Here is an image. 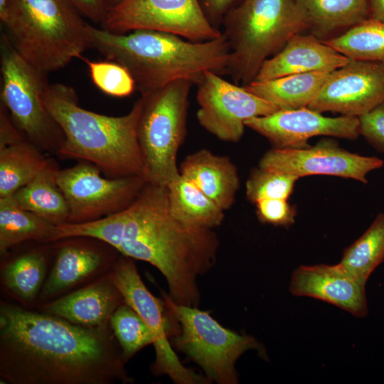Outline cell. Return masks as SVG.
<instances>
[{"mask_svg": "<svg viewBox=\"0 0 384 384\" xmlns=\"http://www.w3.org/2000/svg\"><path fill=\"white\" fill-rule=\"evenodd\" d=\"M358 118L361 135L374 149L384 153V103Z\"/></svg>", "mask_w": 384, "mask_h": 384, "instance_id": "obj_35", "label": "cell"}, {"mask_svg": "<svg viewBox=\"0 0 384 384\" xmlns=\"http://www.w3.org/2000/svg\"><path fill=\"white\" fill-rule=\"evenodd\" d=\"M222 26L230 48L225 74L242 85L254 81L264 62L293 36L308 29L299 0H241Z\"/></svg>", "mask_w": 384, "mask_h": 384, "instance_id": "obj_6", "label": "cell"}, {"mask_svg": "<svg viewBox=\"0 0 384 384\" xmlns=\"http://www.w3.org/2000/svg\"><path fill=\"white\" fill-rule=\"evenodd\" d=\"M110 274L125 302L141 316L152 334L155 351L152 372L156 375H166L177 384L210 383L205 376L184 366L178 359L169 340L171 324L165 304L145 286L134 260L120 255Z\"/></svg>", "mask_w": 384, "mask_h": 384, "instance_id": "obj_11", "label": "cell"}, {"mask_svg": "<svg viewBox=\"0 0 384 384\" xmlns=\"http://www.w3.org/2000/svg\"><path fill=\"white\" fill-rule=\"evenodd\" d=\"M124 0H105L106 6L107 7L108 11L118 6L119 4H121Z\"/></svg>", "mask_w": 384, "mask_h": 384, "instance_id": "obj_39", "label": "cell"}, {"mask_svg": "<svg viewBox=\"0 0 384 384\" xmlns=\"http://www.w3.org/2000/svg\"><path fill=\"white\" fill-rule=\"evenodd\" d=\"M83 17L96 24L104 21L108 9L105 0H70Z\"/></svg>", "mask_w": 384, "mask_h": 384, "instance_id": "obj_37", "label": "cell"}, {"mask_svg": "<svg viewBox=\"0 0 384 384\" xmlns=\"http://www.w3.org/2000/svg\"><path fill=\"white\" fill-rule=\"evenodd\" d=\"M180 174L195 184L223 210L235 203L240 188L237 166L230 157L206 149L188 154L178 166Z\"/></svg>", "mask_w": 384, "mask_h": 384, "instance_id": "obj_23", "label": "cell"}, {"mask_svg": "<svg viewBox=\"0 0 384 384\" xmlns=\"http://www.w3.org/2000/svg\"><path fill=\"white\" fill-rule=\"evenodd\" d=\"M366 284L335 265H301L292 272L289 292L296 297H309L333 304L354 316L368 314Z\"/></svg>", "mask_w": 384, "mask_h": 384, "instance_id": "obj_18", "label": "cell"}, {"mask_svg": "<svg viewBox=\"0 0 384 384\" xmlns=\"http://www.w3.org/2000/svg\"><path fill=\"white\" fill-rule=\"evenodd\" d=\"M382 159L351 153L337 142L324 139L313 146L299 149L272 148L266 151L258 166L299 178L327 175L368 183L367 175L381 168Z\"/></svg>", "mask_w": 384, "mask_h": 384, "instance_id": "obj_15", "label": "cell"}, {"mask_svg": "<svg viewBox=\"0 0 384 384\" xmlns=\"http://www.w3.org/2000/svg\"><path fill=\"white\" fill-rule=\"evenodd\" d=\"M384 103V63L350 59L331 72L308 107L359 117Z\"/></svg>", "mask_w": 384, "mask_h": 384, "instance_id": "obj_16", "label": "cell"}, {"mask_svg": "<svg viewBox=\"0 0 384 384\" xmlns=\"http://www.w3.org/2000/svg\"><path fill=\"white\" fill-rule=\"evenodd\" d=\"M50 161L16 127L1 105L0 198L12 196L28 183Z\"/></svg>", "mask_w": 384, "mask_h": 384, "instance_id": "obj_21", "label": "cell"}, {"mask_svg": "<svg viewBox=\"0 0 384 384\" xmlns=\"http://www.w3.org/2000/svg\"><path fill=\"white\" fill-rule=\"evenodd\" d=\"M309 33L321 41L336 37L370 18L369 0H299Z\"/></svg>", "mask_w": 384, "mask_h": 384, "instance_id": "obj_24", "label": "cell"}, {"mask_svg": "<svg viewBox=\"0 0 384 384\" xmlns=\"http://www.w3.org/2000/svg\"><path fill=\"white\" fill-rule=\"evenodd\" d=\"M0 20L16 50L47 75L89 48L87 23L70 0H7Z\"/></svg>", "mask_w": 384, "mask_h": 384, "instance_id": "obj_5", "label": "cell"}, {"mask_svg": "<svg viewBox=\"0 0 384 384\" xmlns=\"http://www.w3.org/2000/svg\"><path fill=\"white\" fill-rule=\"evenodd\" d=\"M58 169L50 159L43 171L12 195L21 208L55 225L68 223L70 217L68 202L56 182Z\"/></svg>", "mask_w": 384, "mask_h": 384, "instance_id": "obj_26", "label": "cell"}, {"mask_svg": "<svg viewBox=\"0 0 384 384\" xmlns=\"http://www.w3.org/2000/svg\"><path fill=\"white\" fill-rule=\"evenodd\" d=\"M166 187L170 211L180 222L211 230L223 222L225 210L181 174Z\"/></svg>", "mask_w": 384, "mask_h": 384, "instance_id": "obj_27", "label": "cell"}, {"mask_svg": "<svg viewBox=\"0 0 384 384\" xmlns=\"http://www.w3.org/2000/svg\"><path fill=\"white\" fill-rule=\"evenodd\" d=\"M89 48L124 66L141 95L186 80L198 85L207 71L225 74L230 48L223 34L195 42L164 31L116 33L87 23Z\"/></svg>", "mask_w": 384, "mask_h": 384, "instance_id": "obj_3", "label": "cell"}, {"mask_svg": "<svg viewBox=\"0 0 384 384\" xmlns=\"http://www.w3.org/2000/svg\"><path fill=\"white\" fill-rule=\"evenodd\" d=\"M6 2L7 0H0V14L4 11Z\"/></svg>", "mask_w": 384, "mask_h": 384, "instance_id": "obj_40", "label": "cell"}, {"mask_svg": "<svg viewBox=\"0 0 384 384\" xmlns=\"http://www.w3.org/2000/svg\"><path fill=\"white\" fill-rule=\"evenodd\" d=\"M109 323L125 363L154 343L152 334L144 321L126 302L114 311Z\"/></svg>", "mask_w": 384, "mask_h": 384, "instance_id": "obj_31", "label": "cell"}, {"mask_svg": "<svg viewBox=\"0 0 384 384\" xmlns=\"http://www.w3.org/2000/svg\"><path fill=\"white\" fill-rule=\"evenodd\" d=\"M1 290L11 301L34 309L53 257L52 242H40L1 257Z\"/></svg>", "mask_w": 384, "mask_h": 384, "instance_id": "obj_20", "label": "cell"}, {"mask_svg": "<svg viewBox=\"0 0 384 384\" xmlns=\"http://www.w3.org/2000/svg\"><path fill=\"white\" fill-rule=\"evenodd\" d=\"M89 237L120 255L149 263L165 278L175 303L198 306V277L216 262L220 247L211 229L187 225L171 214L167 187L146 183L127 208L97 220L55 225L50 241Z\"/></svg>", "mask_w": 384, "mask_h": 384, "instance_id": "obj_2", "label": "cell"}, {"mask_svg": "<svg viewBox=\"0 0 384 384\" xmlns=\"http://www.w3.org/2000/svg\"><path fill=\"white\" fill-rule=\"evenodd\" d=\"M162 297L173 326L172 346L197 363L209 382L237 384L235 363L240 356L250 349L265 355L252 336L226 329L208 311L175 303L164 292Z\"/></svg>", "mask_w": 384, "mask_h": 384, "instance_id": "obj_8", "label": "cell"}, {"mask_svg": "<svg viewBox=\"0 0 384 384\" xmlns=\"http://www.w3.org/2000/svg\"><path fill=\"white\" fill-rule=\"evenodd\" d=\"M197 85L196 118L202 127L223 142H238L244 134L246 120L279 110L213 71L206 72Z\"/></svg>", "mask_w": 384, "mask_h": 384, "instance_id": "obj_13", "label": "cell"}, {"mask_svg": "<svg viewBox=\"0 0 384 384\" xmlns=\"http://www.w3.org/2000/svg\"><path fill=\"white\" fill-rule=\"evenodd\" d=\"M87 65L90 78L102 92L115 97L129 96L135 90L134 78L129 70L117 62L93 61L82 57Z\"/></svg>", "mask_w": 384, "mask_h": 384, "instance_id": "obj_33", "label": "cell"}, {"mask_svg": "<svg viewBox=\"0 0 384 384\" xmlns=\"http://www.w3.org/2000/svg\"><path fill=\"white\" fill-rule=\"evenodd\" d=\"M54 224L21 208L13 196L0 198V254L28 242H48Z\"/></svg>", "mask_w": 384, "mask_h": 384, "instance_id": "obj_28", "label": "cell"}, {"mask_svg": "<svg viewBox=\"0 0 384 384\" xmlns=\"http://www.w3.org/2000/svg\"><path fill=\"white\" fill-rule=\"evenodd\" d=\"M255 204L257 217L263 223L289 227L294 223L296 209L287 199H262Z\"/></svg>", "mask_w": 384, "mask_h": 384, "instance_id": "obj_34", "label": "cell"}, {"mask_svg": "<svg viewBox=\"0 0 384 384\" xmlns=\"http://www.w3.org/2000/svg\"><path fill=\"white\" fill-rule=\"evenodd\" d=\"M299 178L294 175L258 166L251 171L247 179L246 196L253 203L262 199H288Z\"/></svg>", "mask_w": 384, "mask_h": 384, "instance_id": "obj_32", "label": "cell"}, {"mask_svg": "<svg viewBox=\"0 0 384 384\" xmlns=\"http://www.w3.org/2000/svg\"><path fill=\"white\" fill-rule=\"evenodd\" d=\"M0 72L1 105L14 124L38 148L58 152L63 134L43 101L47 74L26 61L2 31Z\"/></svg>", "mask_w": 384, "mask_h": 384, "instance_id": "obj_9", "label": "cell"}, {"mask_svg": "<svg viewBox=\"0 0 384 384\" xmlns=\"http://www.w3.org/2000/svg\"><path fill=\"white\" fill-rule=\"evenodd\" d=\"M92 163L80 161L56 173L70 210L68 223L97 220L127 208L146 181L142 176L105 178Z\"/></svg>", "mask_w": 384, "mask_h": 384, "instance_id": "obj_10", "label": "cell"}, {"mask_svg": "<svg viewBox=\"0 0 384 384\" xmlns=\"http://www.w3.org/2000/svg\"><path fill=\"white\" fill-rule=\"evenodd\" d=\"M43 101L63 134L60 156L92 163L110 178L144 177L137 139L139 98L129 113L119 117L81 107L75 90L64 84L49 83Z\"/></svg>", "mask_w": 384, "mask_h": 384, "instance_id": "obj_4", "label": "cell"}, {"mask_svg": "<svg viewBox=\"0 0 384 384\" xmlns=\"http://www.w3.org/2000/svg\"><path fill=\"white\" fill-rule=\"evenodd\" d=\"M124 302L109 272L35 309L75 324L95 327L108 324L114 311Z\"/></svg>", "mask_w": 384, "mask_h": 384, "instance_id": "obj_19", "label": "cell"}, {"mask_svg": "<svg viewBox=\"0 0 384 384\" xmlns=\"http://www.w3.org/2000/svg\"><path fill=\"white\" fill-rule=\"evenodd\" d=\"M193 85L178 80L139 97L137 139L147 183L167 186L180 175L177 154L187 134Z\"/></svg>", "mask_w": 384, "mask_h": 384, "instance_id": "obj_7", "label": "cell"}, {"mask_svg": "<svg viewBox=\"0 0 384 384\" xmlns=\"http://www.w3.org/2000/svg\"><path fill=\"white\" fill-rule=\"evenodd\" d=\"M210 23L220 30L226 14L241 0H198Z\"/></svg>", "mask_w": 384, "mask_h": 384, "instance_id": "obj_36", "label": "cell"}, {"mask_svg": "<svg viewBox=\"0 0 384 384\" xmlns=\"http://www.w3.org/2000/svg\"><path fill=\"white\" fill-rule=\"evenodd\" d=\"M349 60L314 35L297 33L278 53L264 62L254 81L311 72L331 73Z\"/></svg>", "mask_w": 384, "mask_h": 384, "instance_id": "obj_22", "label": "cell"}, {"mask_svg": "<svg viewBox=\"0 0 384 384\" xmlns=\"http://www.w3.org/2000/svg\"><path fill=\"white\" fill-rule=\"evenodd\" d=\"M245 124L265 137L273 148L278 149L308 147V140L316 136L354 139L361 135L358 117H325L308 107L279 110L268 115L250 118Z\"/></svg>", "mask_w": 384, "mask_h": 384, "instance_id": "obj_17", "label": "cell"}, {"mask_svg": "<svg viewBox=\"0 0 384 384\" xmlns=\"http://www.w3.org/2000/svg\"><path fill=\"white\" fill-rule=\"evenodd\" d=\"M125 363L110 323L80 326L1 300L3 383H133Z\"/></svg>", "mask_w": 384, "mask_h": 384, "instance_id": "obj_1", "label": "cell"}, {"mask_svg": "<svg viewBox=\"0 0 384 384\" xmlns=\"http://www.w3.org/2000/svg\"><path fill=\"white\" fill-rule=\"evenodd\" d=\"M331 73L294 74L242 85L250 92L272 103L279 110L308 107Z\"/></svg>", "mask_w": 384, "mask_h": 384, "instance_id": "obj_25", "label": "cell"}, {"mask_svg": "<svg viewBox=\"0 0 384 384\" xmlns=\"http://www.w3.org/2000/svg\"><path fill=\"white\" fill-rule=\"evenodd\" d=\"M383 262L384 213H380L363 234L344 250L338 264L366 284L373 272Z\"/></svg>", "mask_w": 384, "mask_h": 384, "instance_id": "obj_29", "label": "cell"}, {"mask_svg": "<svg viewBox=\"0 0 384 384\" xmlns=\"http://www.w3.org/2000/svg\"><path fill=\"white\" fill-rule=\"evenodd\" d=\"M322 41L349 59L384 63V22L368 18Z\"/></svg>", "mask_w": 384, "mask_h": 384, "instance_id": "obj_30", "label": "cell"}, {"mask_svg": "<svg viewBox=\"0 0 384 384\" xmlns=\"http://www.w3.org/2000/svg\"><path fill=\"white\" fill-rule=\"evenodd\" d=\"M52 244V264L34 309L108 273L120 255L106 242L89 237L68 238Z\"/></svg>", "mask_w": 384, "mask_h": 384, "instance_id": "obj_14", "label": "cell"}, {"mask_svg": "<svg viewBox=\"0 0 384 384\" xmlns=\"http://www.w3.org/2000/svg\"><path fill=\"white\" fill-rule=\"evenodd\" d=\"M100 27L116 33L160 31L195 42L222 35L210 23L198 0H124L107 12Z\"/></svg>", "mask_w": 384, "mask_h": 384, "instance_id": "obj_12", "label": "cell"}, {"mask_svg": "<svg viewBox=\"0 0 384 384\" xmlns=\"http://www.w3.org/2000/svg\"><path fill=\"white\" fill-rule=\"evenodd\" d=\"M370 18L384 22V0H369Z\"/></svg>", "mask_w": 384, "mask_h": 384, "instance_id": "obj_38", "label": "cell"}]
</instances>
